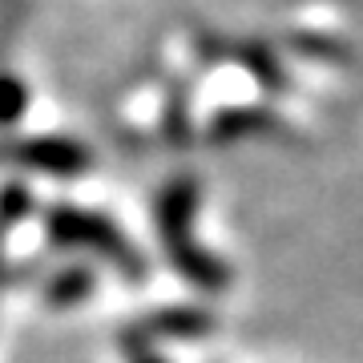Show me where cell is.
<instances>
[{"mask_svg":"<svg viewBox=\"0 0 363 363\" xmlns=\"http://www.w3.org/2000/svg\"><path fill=\"white\" fill-rule=\"evenodd\" d=\"M194 214H198V182L190 174H178L162 186L154 202L157 234H162V250H166L169 267L178 279H186L198 291H226L230 286V267L206 250L194 238Z\"/></svg>","mask_w":363,"mask_h":363,"instance_id":"cell-1","label":"cell"},{"mask_svg":"<svg viewBox=\"0 0 363 363\" xmlns=\"http://www.w3.org/2000/svg\"><path fill=\"white\" fill-rule=\"evenodd\" d=\"M45 234H49L52 247L93 250L97 259H105L121 279H130V283H142L145 279L142 250L133 247L130 238H125V230H121L113 218H105V214H93V210L57 202V206L45 210Z\"/></svg>","mask_w":363,"mask_h":363,"instance_id":"cell-2","label":"cell"},{"mask_svg":"<svg viewBox=\"0 0 363 363\" xmlns=\"http://www.w3.org/2000/svg\"><path fill=\"white\" fill-rule=\"evenodd\" d=\"M214 327H218V319L206 307L182 303V307L150 311L142 319H133L130 327H121L117 347L125 351V355H138V351H154L157 343H198V339L214 335Z\"/></svg>","mask_w":363,"mask_h":363,"instance_id":"cell-3","label":"cell"},{"mask_svg":"<svg viewBox=\"0 0 363 363\" xmlns=\"http://www.w3.org/2000/svg\"><path fill=\"white\" fill-rule=\"evenodd\" d=\"M9 157L21 162L33 174H45V178H81L89 169L93 154L77 138H65V133H37V138H21V142L9 145Z\"/></svg>","mask_w":363,"mask_h":363,"instance_id":"cell-4","label":"cell"},{"mask_svg":"<svg viewBox=\"0 0 363 363\" xmlns=\"http://www.w3.org/2000/svg\"><path fill=\"white\" fill-rule=\"evenodd\" d=\"M279 133H286V125L267 105H230V109H218L206 125V138L214 145H230L242 138H279Z\"/></svg>","mask_w":363,"mask_h":363,"instance_id":"cell-5","label":"cell"},{"mask_svg":"<svg viewBox=\"0 0 363 363\" xmlns=\"http://www.w3.org/2000/svg\"><path fill=\"white\" fill-rule=\"evenodd\" d=\"M93 291H97V271L85 267V262H73V267H61L57 274L45 279V307L73 311L81 303H89Z\"/></svg>","mask_w":363,"mask_h":363,"instance_id":"cell-6","label":"cell"},{"mask_svg":"<svg viewBox=\"0 0 363 363\" xmlns=\"http://www.w3.org/2000/svg\"><path fill=\"white\" fill-rule=\"evenodd\" d=\"M234 57L242 61V69H250V77L259 81L267 93H283L286 85H291L283 61H279V52H274L271 45H262V40H242V45L234 49Z\"/></svg>","mask_w":363,"mask_h":363,"instance_id":"cell-7","label":"cell"},{"mask_svg":"<svg viewBox=\"0 0 363 363\" xmlns=\"http://www.w3.org/2000/svg\"><path fill=\"white\" fill-rule=\"evenodd\" d=\"M33 214V190L25 182H9L0 186V230H13Z\"/></svg>","mask_w":363,"mask_h":363,"instance_id":"cell-8","label":"cell"},{"mask_svg":"<svg viewBox=\"0 0 363 363\" xmlns=\"http://www.w3.org/2000/svg\"><path fill=\"white\" fill-rule=\"evenodd\" d=\"M28 113V85L13 73H0V130L16 125Z\"/></svg>","mask_w":363,"mask_h":363,"instance_id":"cell-9","label":"cell"},{"mask_svg":"<svg viewBox=\"0 0 363 363\" xmlns=\"http://www.w3.org/2000/svg\"><path fill=\"white\" fill-rule=\"evenodd\" d=\"M291 49L307 52V57H323V61H347V57H351V49L343 45V40L311 37V33H295V37H291Z\"/></svg>","mask_w":363,"mask_h":363,"instance_id":"cell-10","label":"cell"},{"mask_svg":"<svg viewBox=\"0 0 363 363\" xmlns=\"http://www.w3.org/2000/svg\"><path fill=\"white\" fill-rule=\"evenodd\" d=\"M130 363H166L157 351H138V355H130Z\"/></svg>","mask_w":363,"mask_h":363,"instance_id":"cell-11","label":"cell"},{"mask_svg":"<svg viewBox=\"0 0 363 363\" xmlns=\"http://www.w3.org/2000/svg\"><path fill=\"white\" fill-rule=\"evenodd\" d=\"M4 234V230H0ZM4 279H9V267H4V238H0V283H4Z\"/></svg>","mask_w":363,"mask_h":363,"instance_id":"cell-12","label":"cell"}]
</instances>
